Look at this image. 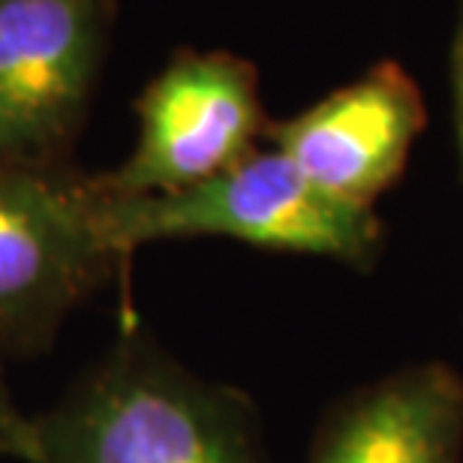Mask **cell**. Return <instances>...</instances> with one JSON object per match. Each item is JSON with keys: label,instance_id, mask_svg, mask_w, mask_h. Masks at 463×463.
Wrapping results in <instances>:
<instances>
[{"label": "cell", "instance_id": "6da1fadb", "mask_svg": "<svg viewBox=\"0 0 463 463\" xmlns=\"http://www.w3.org/2000/svg\"><path fill=\"white\" fill-rule=\"evenodd\" d=\"M40 463H262L241 397L120 346L49 419Z\"/></svg>", "mask_w": 463, "mask_h": 463}, {"label": "cell", "instance_id": "7a4b0ae2", "mask_svg": "<svg viewBox=\"0 0 463 463\" xmlns=\"http://www.w3.org/2000/svg\"><path fill=\"white\" fill-rule=\"evenodd\" d=\"M94 208L112 256L156 241L232 238L262 250L364 265L379 247L373 211L328 199L274 147L253 151L232 169L178 193H94Z\"/></svg>", "mask_w": 463, "mask_h": 463}, {"label": "cell", "instance_id": "3957f363", "mask_svg": "<svg viewBox=\"0 0 463 463\" xmlns=\"http://www.w3.org/2000/svg\"><path fill=\"white\" fill-rule=\"evenodd\" d=\"M136 109L133 154L94 193L160 196L196 187L253 154L265 133L253 63L229 52H181Z\"/></svg>", "mask_w": 463, "mask_h": 463}, {"label": "cell", "instance_id": "277c9868", "mask_svg": "<svg viewBox=\"0 0 463 463\" xmlns=\"http://www.w3.org/2000/svg\"><path fill=\"white\" fill-rule=\"evenodd\" d=\"M109 256L94 193L0 163V349L49 335Z\"/></svg>", "mask_w": 463, "mask_h": 463}, {"label": "cell", "instance_id": "5b68a950", "mask_svg": "<svg viewBox=\"0 0 463 463\" xmlns=\"http://www.w3.org/2000/svg\"><path fill=\"white\" fill-rule=\"evenodd\" d=\"M421 127L415 79L401 63L379 61L301 115L265 124V136L328 199L373 211L401 178Z\"/></svg>", "mask_w": 463, "mask_h": 463}, {"label": "cell", "instance_id": "8992f818", "mask_svg": "<svg viewBox=\"0 0 463 463\" xmlns=\"http://www.w3.org/2000/svg\"><path fill=\"white\" fill-rule=\"evenodd\" d=\"M99 45V0H0V163L33 165L72 133Z\"/></svg>", "mask_w": 463, "mask_h": 463}, {"label": "cell", "instance_id": "52a82bcc", "mask_svg": "<svg viewBox=\"0 0 463 463\" xmlns=\"http://www.w3.org/2000/svg\"><path fill=\"white\" fill-rule=\"evenodd\" d=\"M463 383L446 364L406 367L326 424L310 463H460Z\"/></svg>", "mask_w": 463, "mask_h": 463}, {"label": "cell", "instance_id": "ba28073f", "mask_svg": "<svg viewBox=\"0 0 463 463\" xmlns=\"http://www.w3.org/2000/svg\"><path fill=\"white\" fill-rule=\"evenodd\" d=\"M0 460L40 463V430L36 421L18 410L4 373H0Z\"/></svg>", "mask_w": 463, "mask_h": 463}, {"label": "cell", "instance_id": "9c48e42d", "mask_svg": "<svg viewBox=\"0 0 463 463\" xmlns=\"http://www.w3.org/2000/svg\"><path fill=\"white\" fill-rule=\"evenodd\" d=\"M451 81H455V127H458V156L463 175V15L455 36V52H451Z\"/></svg>", "mask_w": 463, "mask_h": 463}]
</instances>
